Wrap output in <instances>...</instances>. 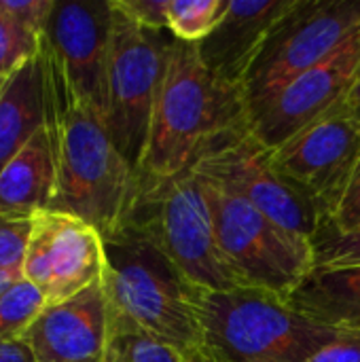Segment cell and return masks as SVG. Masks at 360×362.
Returning a JSON list of instances; mask_svg holds the SVG:
<instances>
[{
  "mask_svg": "<svg viewBox=\"0 0 360 362\" xmlns=\"http://www.w3.org/2000/svg\"><path fill=\"white\" fill-rule=\"evenodd\" d=\"M38 59L55 168L49 210L76 216L108 238L125 225L136 204L138 174L115 146L102 117L72 91L45 36Z\"/></svg>",
  "mask_w": 360,
  "mask_h": 362,
  "instance_id": "cell-1",
  "label": "cell"
},
{
  "mask_svg": "<svg viewBox=\"0 0 360 362\" xmlns=\"http://www.w3.org/2000/svg\"><path fill=\"white\" fill-rule=\"evenodd\" d=\"M244 127L248 108L242 91L210 72L195 45L172 38L149 144L138 168V191L191 172L208 151Z\"/></svg>",
  "mask_w": 360,
  "mask_h": 362,
  "instance_id": "cell-2",
  "label": "cell"
},
{
  "mask_svg": "<svg viewBox=\"0 0 360 362\" xmlns=\"http://www.w3.org/2000/svg\"><path fill=\"white\" fill-rule=\"evenodd\" d=\"M104 240L102 286L112 322L155 335L187 358L202 352L197 288L140 231L125 225Z\"/></svg>",
  "mask_w": 360,
  "mask_h": 362,
  "instance_id": "cell-3",
  "label": "cell"
},
{
  "mask_svg": "<svg viewBox=\"0 0 360 362\" xmlns=\"http://www.w3.org/2000/svg\"><path fill=\"white\" fill-rule=\"evenodd\" d=\"M202 352L208 362H303L348 331L318 325L284 299L236 288L197 291Z\"/></svg>",
  "mask_w": 360,
  "mask_h": 362,
  "instance_id": "cell-4",
  "label": "cell"
},
{
  "mask_svg": "<svg viewBox=\"0 0 360 362\" xmlns=\"http://www.w3.org/2000/svg\"><path fill=\"white\" fill-rule=\"evenodd\" d=\"M125 225L146 235L193 288H246L219 246L204 182L193 172L138 191Z\"/></svg>",
  "mask_w": 360,
  "mask_h": 362,
  "instance_id": "cell-5",
  "label": "cell"
},
{
  "mask_svg": "<svg viewBox=\"0 0 360 362\" xmlns=\"http://www.w3.org/2000/svg\"><path fill=\"white\" fill-rule=\"evenodd\" d=\"M170 45V32L138 25L112 6L104 125L136 174L149 144Z\"/></svg>",
  "mask_w": 360,
  "mask_h": 362,
  "instance_id": "cell-6",
  "label": "cell"
},
{
  "mask_svg": "<svg viewBox=\"0 0 360 362\" xmlns=\"http://www.w3.org/2000/svg\"><path fill=\"white\" fill-rule=\"evenodd\" d=\"M204 191L219 246L240 282L289 301L314 272V240L274 223L248 202L208 182H204Z\"/></svg>",
  "mask_w": 360,
  "mask_h": 362,
  "instance_id": "cell-7",
  "label": "cell"
},
{
  "mask_svg": "<svg viewBox=\"0 0 360 362\" xmlns=\"http://www.w3.org/2000/svg\"><path fill=\"white\" fill-rule=\"evenodd\" d=\"M356 32L360 0H293L269 30L242 83L248 117L293 78L333 55Z\"/></svg>",
  "mask_w": 360,
  "mask_h": 362,
  "instance_id": "cell-8",
  "label": "cell"
},
{
  "mask_svg": "<svg viewBox=\"0 0 360 362\" xmlns=\"http://www.w3.org/2000/svg\"><path fill=\"white\" fill-rule=\"evenodd\" d=\"M191 172L199 180L248 202L274 223L303 238L316 240L325 227L320 212L280 176L272 159V148L250 127L219 142Z\"/></svg>",
  "mask_w": 360,
  "mask_h": 362,
  "instance_id": "cell-9",
  "label": "cell"
},
{
  "mask_svg": "<svg viewBox=\"0 0 360 362\" xmlns=\"http://www.w3.org/2000/svg\"><path fill=\"white\" fill-rule=\"evenodd\" d=\"M360 155V123L339 106L272 151L280 176L329 223Z\"/></svg>",
  "mask_w": 360,
  "mask_h": 362,
  "instance_id": "cell-10",
  "label": "cell"
},
{
  "mask_svg": "<svg viewBox=\"0 0 360 362\" xmlns=\"http://www.w3.org/2000/svg\"><path fill=\"white\" fill-rule=\"evenodd\" d=\"M104 240L89 223L53 210L32 216L21 278L47 305L64 303L102 280Z\"/></svg>",
  "mask_w": 360,
  "mask_h": 362,
  "instance_id": "cell-11",
  "label": "cell"
},
{
  "mask_svg": "<svg viewBox=\"0 0 360 362\" xmlns=\"http://www.w3.org/2000/svg\"><path fill=\"white\" fill-rule=\"evenodd\" d=\"M360 70V32L325 62L306 70L282 87L269 102L248 117L250 132L278 148L303 127L344 106Z\"/></svg>",
  "mask_w": 360,
  "mask_h": 362,
  "instance_id": "cell-12",
  "label": "cell"
},
{
  "mask_svg": "<svg viewBox=\"0 0 360 362\" xmlns=\"http://www.w3.org/2000/svg\"><path fill=\"white\" fill-rule=\"evenodd\" d=\"M110 0H55L45 40L72 91L104 121L110 53Z\"/></svg>",
  "mask_w": 360,
  "mask_h": 362,
  "instance_id": "cell-13",
  "label": "cell"
},
{
  "mask_svg": "<svg viewBox=\"0 0 360 362\" xmlns=\"http://www.w3.org/2000/svg\"><path fill=\"white\" fill-rule=\"evenodd\" d=\"M108 331V299L100 280L64 303L45 305L19 341L34 362H106Z\"/></svg>",
  "mask_w": 360,
  "mask_h": 362,
  "instance_id": "cell-14",
  "label": "cell"
},
{
  "mask_svg": "<svg viewBox=\"0 0 360 362\" xmlns=\"http://www.w3.org/2000/svg\"><path fill=\"white\" fill-rule=\"evenodd\" d=\"M291 4L293 0H229L216 30L195 45L199 59L221 81L242 91L252 59Z\"/></svg>",
  "mask_w": 360,
  "mask_h": 362,
  "instance_id": "cell-15",
  "label": "cell"
},
{
  "mask_svg": "<svg viewBox=\"0 0 360 362\" xmlns=\"http://www.w3.org/2000/svg\"><path fill=\"white\" fill-rule=\"evenodd\" d=\"M55 187V168L45 127L0 172V216L30 221L49 210Z\"/></svg>",
  "mask_w": 360,
  "mask_h": 362,
  "instance_id": "cell-16",
  "label": "cell"
},
{
  "mask_svg": "<svg viewBox=\"0 0 360 362\" xmlns=\"http://www.w3.org/2000/svg\"><path fill=\"white\" fill-rule=\"evenodd\" d=\"M286 303L318 325L360 333V265L310 272Z\"/></svg>",
  "mask_w": 360,
  "mask_h": 362,
  "instance_id": "cell-17",
  "label": "cell"
},
{
  "mask_svg": "<svg viewBox=\"0 0 360 362\" xmlns=\"http://www.w3.org/2000/svg\"><path fill=\"white\" fill-rule=\"evenodd\" d=\"M45 127L38 53L4 78L0 91V172Z\"/></svg>",
  "mask_w": 360,
  "mask_h": 362,
  "instance_id": "cell-18",
  "label": "cell"
},
{
  "mask_svg": "<svg viewBox=\"0 0 360 362\" xmlns=\"http://www.w3.org/2000/svg\"><path fill=\"white\" fill-rule=\"evenodd\" d=\"M106 362H189V358L170 341L110 320Z\"/></svg>",
  "mask_w": 360,
  "mask_h": 362,
  "instance_id": "cell-19",
  "label": "cell"
},
{
  "mask_svg": "<svg viewBox=\"0 0 360 362\" xmlns=\"http://www.w3.org/2000/svg\"><path fill=\"white\" fill-rule=\"evenodd\" d=\"M229 0H168V32L189 45L202 42L223 21Z\"/></svg>",
  "mask_w": 360,
  "mask_h": 362,
  "instance_id": "cell-20",
  "label": "cell"
},
{
  "mask_svg": "<svg viewBox=\"0 0 360 362\" xmlns=\"http://www.w3.org/2000/svg\"><path fill=\"white\" fill-rule=\"evenodd\" d=\"M45 305L42 295L30 282L23 278L13 282L0 295V344L19 339Z\"/></svg>",
  "mask_w": 360,
  "mask_h": 362,
  "instance_id": "cell-21",
  "label": "cell"
},
{
  "mask_svg": "<svg viewBox=\"0 0 360 362\" xmlns=\"http://www.w3.org/2000/svg\"><path fill=\"white\" fill-rule=\"evenodd\" d=\"M360 265V231L339 233L323 229L314 240V269L335 267H359Z\"/></svg>",
  "mask_w": 360,
  "mask_h": 362,
  "instance_id": "cell-22",
  "label": "cell"
},
{
  "mask_svg": "<svg viewBox=\"0 0 360 362\" xmlns=\"http://www.w3.org/2000/svg\"><path fill=\"white\" fill-rule=\"evenodd\" d=\"M40 47V36L23 30L0 13V76L15 72L25 59L34 57Z\"/></svg>",
  "mask_w": 360,
  "mask_h": 362,
  "instance_id": "cell-23",
  "label": "cell"
},
{
  "mask_svg": "<svg viewBox=\"0 0 360 362\" xmlns=\"http://www.w3.org/2000/svg\"><path fill=\"white\" fill-rule=\"evenodd\" d=\"M30 221H15L0 216V274L21 276L23 252L30 235Z\"/></svg>",
  "mask_w": 360,
  "mask_h": 362,
  "instance_id": "cell-24",
  "label": "cell"
},
{
  "mask_svg": "<svg viewBox=\"0 0 360 362\" xmlns=\"http://www.w3.org/2000/svg\"><path fill=\"white\" fill-rule=\"evenodd\" d=\"M53 8L55 0H0V13L36 36L45 34Z\"/></svg>",
  "mask_w": 360,
  "mask_h": 362,
  "instance_id": "cell-25",
  "label": "cell"
},
{
  "mask_svg": "<svg viewBox=\"0 0 360 362\" xmlns=\"http://www.w3.org/2000/svg\"><path fill=\"white\" fill-rule=\"evenodd\" d=\"M323 229H333L339 233L360 231V155L337 208Z\"/></svg>",
  "mask_w": 360,
  "mask_h": 362,
  "instance_id": "cell-26",
  "label": "cell"
},
{
  "mask_svg": "<svg viewBox=\"0 0 360 362\" xmlns=\"http://www.w3.org/2000/svg\"><path fill=\"white\" fill-rule=\"evenodd\" d=\"M117 11L127 15L138 25L149 30H163L168 32V0H110Z\"/></svg>",
  "mask_w": 360,
  "mask_h": 362,
  "instance_id": "cell-27",
  "label": "cell"
},
{
  "mask_svg": "<svg viewBox=\"0 0 360 362\" xmlns=\"http://www.w3.org/2000/svg\"><path fill=\"white\" fill-rule=\"evenodd\" d=\"M303 362H360V333H344Z\"/></svg>",
  "mask_w": 360,
  "mask_h": 362,
  "instance_id": "cell-28",
  "label": "cell"
},
{
  "mask_svg": "<svg viewBox=\"0 0 360 362\" xmlns=\"http://www.w3.org/2000/svg\"><path fill=\"white\" fill-rule=\"evenodd\" d=\"M0 362H34L32 352L19 339L0 344Z\"/></svg>",
  "mask_w": 360,
  "mask_h": 362,
  "instance_id": "cell-29",
  "label": "cell"
},
{
  "mask_svg": "<svg viewBox=\"0 0 360 362\" xmlns=\"http://www.w3.org/2000/svg\"><path fill=\"white\" fill-rule=\"evenodd\" d=\"M346 106H348V110L352 112V117L360 123V70L359 74H356L354 87H352V91H350V95H348V100H346Z\"/></svg>",
  "mask_w": 360,
  "mask_h": 362,
  "instance_id": "cell-30",
  "label": "cell"
},
{
  "mask_svg": "<svg viewBox=\"0 0 360 362\" xmlns=\"http://www.w3.org/2000/svg\"><path fill=\"white\" fill-rule=\"evenodd\" d=\"M21 276H17V274H0V295L13 284V282H17Z\"/></svg>",
  "mask_w": 360,
  "mask_h": 362,
  "instance_id": "cell-31",
  "label": "cell"
},
{
  "mask_svg": "<svg viewBox=\"0 0 360 362\" xmlns=\"http://www.w3.org/2000/svg\"><path fill=\"white\" fill-rule=\"evenodd\" d=\"M189 362H208V361H206V358H191Z\"/></svg>",
  "mask_w": 360,
  "mask_h": 362,
  "instance_id": "cell-32",
  "label": "cell"
},
{
  "mask_svg": "<svg viewBox=\"0 0 360 362\" xmlns=\"http://www.w3.org/2000/svg\"><path fill=\"white\" fill-rule=\"evenodd\" d=\"M4 78H6V76H0V91H2V85H4Z\"/></svg>",
  "mask_w": 360,
  "mask_h": 362,
  "instance_id": "cell-33",
  "label": "cell"
}]
</instances>
